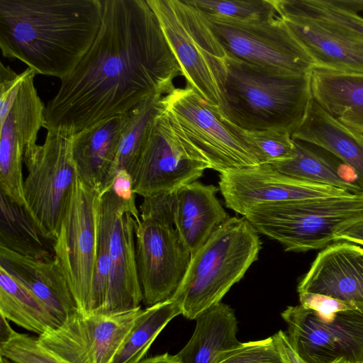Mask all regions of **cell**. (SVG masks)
I'll list each match as a JSON object with an SVG mask.
<instances>
[{
	"instance_id": "obj_38",
	"label": "cell",
	"mask_w": 363,
	"mask_h": 363,
	"mask_svg": "<svg viewBox=\"0 0 363 363\" xmlns=\"http://www.w3.org/2000/svg\"><path fill=\"white\" fill-rule=\"evenodd\" d=\"M119 198L133 204H135V194L133 192L132 179L127 170L118 172L110 188Z\"/></svg>"
},
{
	"instance_id": "obj_20",
	"label": "cell",
	"mask_w": 363,
	"mask_h": 363,
	"mask_svg": "<svg viewBox=\"0 0 363 363\" xmlns=\"http://www.w3.org/2000/svg\"><path fill=\"white\" fill-rule=\"evenodd\" d=\"M0 267L35 296L60 324L78 311L67 281L55 257L36 259L0 247Z\"/></svg>"
},
{
	"instance_id": "obj_25",
	"label": "cell",
	"mask_w": 363,
	"mask_h": 363,
	"mask_svg": "<svg viewBox=\"0 0 363 363\" xmlns=\"http://www.w3.org/2000/svg\"><path fill=\"white\" fill-rule=\"evenodd\" d=\"M311 91L313 100L330 116L363 134V75L314 67Z\"/></svg>"
},
{
	"instance_id": "obj_41",
	"label": "cell",
	"mask_w": 363,
	"mask_h": 363,
	"mask_svg": "<svg viewBox=\"0 0 363 363\" xmlns=\"http://www.w3.org/2000/svg\"><path fill=\"white\" fill-rule=\"evenodd\" d=\"M331 4L354 13L363 11V0H329Z\"/></svg>"
},
{
	"instance_id": "obj_40",
	"label": "cell",
	"mask_w": 363,
	"mask_h": 363,
	"mask_svg": "<svg viewBox=\"0 0 363 363\" xmlns=\"http://www.w3.org/2000/svg\"><path fill=\"white\" fill-rule=\"evenodd\" d=\"M345 240L363 245V218L344 228L335 235V241Z\"/></svg>"
},
{
	"instance_id": "obj_34",
	"label": "cell",
	"mask_w": 363,
	"mask_h": 363,
	"mask_svg": "<svg viewBox=\"0 0 363 363\" xmlns=\"http://www.w3.org/2000/svg\"><path fill=\"white\" fill-rule=\"evenodd\" d=\"M0 355L13 363H65L44 347L38 337L17 332L0 344Z\"/></svg>"
},
{
	"instance_id": "obj_22",
	"label": "cell",
	"mask_w": 363,
	"mask_h": 363,
	"mask_svg": "<svg viewBox=\"0 0 363 363\" xmlns=\"http://www.w3.org/2000/svg\"><path fill=\"white\" fill-rule=\"evenodd\" d=\"M218 188L196 181L173 192L174 225L191 257L230 216Z\"/></svg>"
},
{
	"instance_id": "obj_26",
	"label": "cell",
	"mask_w": 363,
	"mask_h": 363,
	"mask_svg": "<svg viewBox=\"0 0 363 363\" xmlns=\"http://www.w3.org/2000/svg\"><path fill=\"white\" fill-rule=\"evenodd\" d=\"M293 140L295 156L272 164L279 172L298 180L333 186L352 194H363L357 182L349 178L352 176L356 179L353 170L338 157L315 144Z\"/></svg>"
},
{
	"instance_id": "obj_15",
	"label": "cell",
	"mask_w": 363,
	"mask_h": 363,
	"mask_svg": "<svg viewBox=\"0 0 363 363\" xmlns=\"http://www.w3.org/2000/svg\"><path fill=\"white\" fill-rule=\"evenodd\" d=\"M99 208L106 221L111 262L104 315H118L140 307L143 301L135 258V228L140 218L135 204L110 189L101 195Z\"/></svg>"
},
{
	"instance_id": "obj_27",
	"label": "cell",
	"mask_w": 363,
	"mask_h": 363,
	"mask_svg": "<svg viewBox=\"0 0 363 363\" xmlns=\"http://www.w3.org/2000/svg\"><path fill=\"white\" fill-rule=\"evenodd\" d=\"M0 314L9 321L38 335L60 325L35 296L1 267Z\"/></svg>"
},
{
	"instance_id": "obj_11",
	"label": "cell",
	"mask_w": 363,
	"mask_h": 363,
	"mask_svg": "<svg viewBox=\"0 0 363 363\" xmlns=\"http://www.w3.org/2000/svg\"><path fill=\"white\" fill-rule=\"evenodd\" d=\"M164 99L176 127L208 159L212 169L220 173L259 164L230 123L193 88H175Z\"/></svg>"
},
{
	"instance_id": "obj_29",
	"label": "cell",
	"mask_w": 363,
	"mask_h": 363,
	"mask_svg": "<svg viewBox=\"0 0 363 363\" xmlns=\"http://www.w3.org/2000/svg\"><path fill=\"white\" fill-rule=\"evenodd\" d=\"M180 314L179 306L171 298L142 309L111 363H138L143 359L164 328Z\"/></svg>"
},
{
	"instance_id": "obj_31",
	"label": "cell",
	"mask_w": 363,
	"mask_h": 363,
	"mask_svg": "<svg viewBox=\"0 0 363 363\" xmlns=\"http://www.w3.org/2000/svg\"><path fill=\"white\" fill-rule=\"evenodd\" d=\"M278 16L302 18L328 26L363 42V18L329 0H274Z\"/></svg>"
},
{
	"instance_id": "obj_37",
	"label": "cell",
	"mask_w": 363,
	"mask_h": 363,
	"mask_svg": "<svg viewBox=\"0 0 363 363\" xmlns=\"http://www.w3.org/2000/svg\"><path fill=\"white\" fill-rule=\"evenodd\" d=\"M27 74V69L20 74L9 66L0 64V121L9 113L21 84Z\"/></svg>"
},
{
	"instance_id": "obj_13",
	"label": "cell",
	"mask_w": 363,
	"mask_h": 363,
	"mask_svg": "<svg viewBox=\"0 0 363 363\" xmlns=\"http://www.w3.org/2000/svg\"><path fill=\"white\" fill-rule=\"evenodd\" d=\"M281 315L292 348L305 363H331L340 358L363 362V311L340 312L325 321L298 305L288 306Z\"/></svg>"
},
{
	"instance_id": "obj_19",
	"label": "cell",
	"mask_w": 363,
	"mask_h": 363,
	"mask_svg": "<svg viewBox=\"0 0 363 363\" xmlns=\"http://www.w3.org/2000/svg\"><path fill=\"white\" fill-rule=\"evenodd\" d=\"M128 118V112L118 114L72 135L71 150L77 174L100 195L109 189Z\"/></svg>"
},
{
	"instance_id": "obj_2",
	"label": "cell",
	"mask_w": 363,
	"mask_h": 363,
	"mask_svg": "<svg viewBox=\"0 0 363 363\" xmlns=\"http://www.w3.org/2000/svg\"><path fill=\"white\" fill-rule=\"evenodd\" d=\"M103 0H0V49L37 74L61 80L94 43Z\"/></svg>"
},
{
	"instance_id": "obj_21",
	"label": "cell",
	"mask_w": 363,
	"mask_h": 363,
	"mask_svg": "<svg viewBox=\"0 0 363 363\" xmlns=\"http://www.w3.org/2000/svg\"><path fill=\"white\" fill-rule=\"evenodd\" d=\"M315 63V67L363 75V42L314 21L281 18Z\"/></svg>"
},
{
	"instance_id": "obj_18",
	"label": "cell",
	"mask_w": 363,
	"mask_h": 363,
	"mask_svg": "<svg viewBox=\"0 0 363 363\" xmlns=\"http://www.w3.org/2000/svg\"><path fill=\"white\" fill-rule=\"evenodd\" d=\"M297 291L363 306V247L345 240L328 245L318 254Z\"/></svg>"
},
{
	"instance_id": "obj_30",
	"label": "cell",
	"mask_w": 363,
	"mask_h": 363,
	"mask_svg": "<svg viewBox=\"0 0 363 363\" xmlns=\"http://www.w3.org/2000/svg\"><path fill=\"white\" fill-rule=\"evenodd\" d=\"M164 97L162 95L151 96L128 111L129 118L109 179V189L116 174L121 170H128L140 155L156 118L165 108Z\"/></svg>"
},
{
	"instance_id": "obj_17",
	"label": "cell",
	"mask_w": 363,
	"mask_h": 363,
	"mask_svg": "<svg viewBox=\"0 0 363 363\" xmlns=\"http://www.w3.org/2000/svg\"><path fill=\"white\" fill-rule=\"evenodd\" d=\"M219 178V190L226 207L242 216L260 204L352 194L289 177L268 164L222 172Z\"/></svg>"
},
{
	"instance_id": "obj_43",
	"label": "cell",
	"mask_w": 363,
	"mask_h": 363,
	"mask_svg": "<svg viewBox=\"0 0 363 363\" xmlns=\"http://www.w3.org/2000/svg\"><path fill=\"white\" fill-rule=\"evenodd\" d=\"M9 320L0 314V344L7 342L16 333Z\"/></svg>"
},
{
	"instance_id": "obj_42",
	"label": "cell",
	"mask_w": 363,
	"mask_h": 363,
	"mask_svg": "<svg viewBox=\"0 0 363 363\" xmlns=\"http://www.w3.org/2000/svg\"><path fill=\"white\" fill-rule=\"evenodd\" d=\"M138 363H181V362L176 354L172 355L166 352L151 357L144 358Z\"/></svg>"
},
{
	"instance_id": "obj_6",
	"label": "cell",
	"mask_w": 363,
	"mask_h": 363,
	"mask_svg": "<svg viewBox=\"0 0 363 363\" xmlns=\"http://www.w3.org/2000/svg\"><path fill=\"white\" fill-rule=\"evenodd\" d=\"M244 217L286 251L306 252L335 242L337 233L363 218V194L264 203Z\"/></svg>"
},
{
	"instance_id": "obj_4",
	"label": "cell",
	"mask_w": 363,
	"mask_h": 363,
	"mask_svg": "<svg viewBox=\"0 0 363 363\" xmlns=\"http://www.w3.org/2000/svg\"><path fill=\"white\" fill-rule=\"evenodd\" d=\"M262 248L258 232L244 217H230L191 257L170 298L189 320L221 302L245 275Z\"/></svg>"
},
{
	"instance_id": "obj_39",
	"label": "cell",
	"mask_w": 363,
	"mask_h": 363,
	"mask_svg": "<svg viewBox=\"0 0 363 363\" xmlns=\"http://www.w3.org/2000/svg\"><path fill=\"white\" fill-rule=\"evenodd\" d=\"M272 337L284 363H305L292 348L285 332L279 330Z\"/></svg>"
},
{
	"instance_id": "obj_16",
	"label": "cell",
	"mask_w": 363,
	"mask_h": 363,
	"mask_svg": "<svg viewBox=\"0 0 363 363\" xmlns=\"http://www.w3.org/2000/svg\"><path fill=\"white\" fill-rule=\"evenodd\" d=\"M37 74H27L6 116L0 121V191L25 206L22 167L25 153L37 144L44 126L45 109L34 84Z\"/></svg>"
},
{
	"instance_id": "obj_9",
	"label": "cell",
	"mask_w": 363,
	"mask_h": 363,
	"mask_svg": "<svg viewBox=\"0 0 363 363\" xmlns=\"http://www.w3.org/2000/svg\"><path fill=\"white\" fill-rule=\"evenodd\" d=\"M206 16L230 58L292 75L311 73L315 67L313 59L280 16L241 21Z\"/></svg>"
},
{
	"instance_id": "obj_24",
	"label": "cell",
	"mask_w": 363,
	"mask_h": 363,
	"mask_svg": "<svg viewBox=\"0 0 363 363\" xmlns=\"http://www.w3.org/2000/svg\"><path fill=\"white\" fill-rule=\"evenodd\" d=\"M292 138L330 151L354 172L363 191V134L344 125L311 100L306 115Z\"/></svg>"
},
{
	"instance_id": "obj_3",
	"label": "cell",
	"mask_w": 363,
	"mask_h": 363,
	"mask_svg": "<svg viewBox=\"0 0 363 363\" xmlns=\"http://www.w3.org/2000/svg\"><path fill=\"white\" fill-rule=\"evenodd\" d=\"M312 99L311 72L287 74L227 56L220 113L239 128L284 131L292 135Z\"/></svg>"
},
{
	"instance_id": "obj_35",
	"label": "cell",
	"mask_w": 363,
	"mask_h": 363,
	"mask_svg": "<svg viewBox=\"0 0 363 363\" xmlns=\"http://www.w3.org/2000/svg\"><path fill=\"white\" fill-rule=\"evenodd\" d=\"M218 363H284L272 337L242 342Z\"/></svg>"
},
{
	"instance_id": "obj_14",
	"label": "cell",
	"mask_w": 363,
	"mask_h": 363,
	"mask_svg": "<svg viewBox=\"0 0 363 363\" xmlns=\"http://www.w3.org/2000/svg\"><path fill=\"white\" fill-rule=\"evenodd\" d=\"M142 311L118 315H84L79 311L38 342L65 363H111Z\"/></svg>"
},
{
	"instance_id": "obj_33",
	"label": "cell",
	"mask_w": 363,
	"mask_h": 363,
	"mask_svg": "<svg viewBox=\"0 0 363 363\" xmlns=\"http://www.w3.org/2000/svg\"><path fill=\"white\" fill-rule=\"evenodd\" d=\"M207 16L241 21H264L279 16L274 0H189Z\"/></svg>"
},
{
	"instance_id": "obj_1",
	"label": "cell",
	"mask_w": 363,
	"mask_h": 363,
	"mask_svg": "<svg viewBox=\"0 0 363 363\" xmlns=\"http://www.w3.org/2000/svg\"><path fill=\"white\" fill-rule=\"evenodd\" d=\"M182 76L147 0H103L98 35L45 109L43 128L73 135L171 92Z\"/></svg>"
},
{
	"instance_id": "obj_23",
	"label": "cell",
	"mask_w": 363,
	"mask_h": 363,
	"mask_svg": "<svg viewBox=\"0 0 363 363\" xmlns=\"http://www.w3.org/2000/svg\"><path fill=\"white\" fill-rule=\"evenodd\" d=\"M196 322L191 337L176 354L181 363H218L242 345L235 311L225 303L208 308Z\"/></svg>"
},
{
	"instance_id": "obj_45",
	"label": "cell",
	"mask_w": 363,
	"mask_h": 363,
	"mask_svg": "<svg viewBox=\"0 0 363 363\" xmlns=\"http://www.w3.org/2000/svg\"><path fill=\"white\" fill-rule=\"evenodd\" d=\"M0 363H13L10 360L4 358V357H0Z\"/></svg>"
},
{
	"instance_id": "obj_8",
	"label": "cell",
	"mask_w": 363,
	"mask_h": 363,
	"mask_svg": "<svg viewBox=\"0 0 363 363\" xmlns=\"http://www.w3.org/2000/svg\"><path fill=\"white\" fill-rule=\"evenodd\" d=\"M207 169H211L208 159L176 127L164 108L127 171L134 194L145 198L196 182Z\"/></svg>"
},
{
	"instance_id": "obj_12",
	"label": "cell",
	"mask_w": 363,
	"mask_h": 363,
	"mask_svg": "<svg viewBox=\"0 0 363 363\" xmlns=\"http://www.w3.org/2000/svg\"><path fill=\"white\" fill-rule=\"evenodd\" d=\"M135 258L143 302L148 307L172 297L191 255L172 222L143 218L135 228Z\"/></svg>"
},
{
	"instance_id": "obj_32",
	"label": "cell",
	"mask_w": 363,
	"mask_h": 363,
	"mask_svg": "<svg viewBox=\"0 0 363 363\" xmlns=\"http://www.w3.org/2000/svg\"><path fill=\"white\" fill-rule=\"evenodd\" d=\"M230 124L259 164H273L291 160L295 156L294 140L289 133L278 130L246 131Z\"/></svg>"
},
{
	"instance_id": "obj_7",
	"label": "cell",
	"mask_w": 363,
	"mask_h": 363,
	"mask_svg": "<svg viewBox=\"0 0 363 363\" xmlns=\"http://www.w3.org/2000/svg\"><path fill=\"white\" fill-rule=\"evenodd\" d=\"M72 135L48 130L43 145L24 155L25 208L43 239H56L77 177L71 150Z\"/></svg>"
},
{
	"instance_id": "obj_10",
	"label": "cell",
	"mask_w": 363,
	"mask_h": 363,
	"mask_svg": "<svg viewBox=\"0 0 363 363\" xmlns=\"http://www.w3.org/2000/svg\"><path fill=\"white\" fill-rule=\"evenodd\" d=\"M101 195L77 175L52 248L75 300L86 315L94 272Z\"/></svg>"
},
{
	"instance_id": "obj_5",
	"label": "cell",
	"mask_w": 363,
	"mask_h": 363,
	"mask_svg": "<svg viewBox=\"0 0 363 363\" xmlns=\"http://www.w3.org/2000/svg\"><path fill=\"white\" fill-rule=\"evenodd\" d=\"M186 79L219 111L227 75V55L206 16L189 0H147Z\"/></svg>"
},
{
	"instance_id": "obj_44",
	"label": "cell",
	"mask_w": 363,
	"mask_h": 363,
	"mask_svg": "<svg viewBox=\"0 0 363 363\" xmlns=\"http://www.w3.org/2000/svg\"><path fill=\"white\" fill-rule=\"evenodd\" d=\"M331 363H363L362 362H354L351 361L350 359H347L346 358H340L335 361H333Z\"/></svg>"
},
{
	"instance_id": "obj_28",
	"label": "cell",
	"mask_w": 363,
	"mask_h": 363,
	"mask_svg": "<svg viewBox=\"0 0 363 363\" xmlns=\"http://www.w3.org/2000/svg\"><path fill=\"white\" fill-rule=\"evenodd\" d=\"M33 220L23 206L0 191V247L36 259L51 257Z\"/></svg>"
},
{
	"instance_id": "obj_36",
	"label": "cell",
	"mask_w": 363,
	"mask_h": 363,
	"mask_svg": "<svg viewBox=\"0 0 363 363\" xmlns=\"http://www.w3.org/2000/svg\"><path fill=\"white\" fill-rule=\"evenodd\" d=\"M300 305L313 311L320 319L325 321L333 320L336 315L347 311H363V306L341 301L328 296L313 294H298Z\"/></svg>"
}]
</instances>
